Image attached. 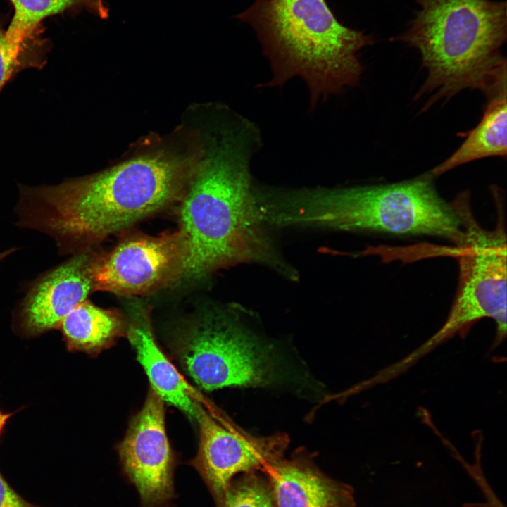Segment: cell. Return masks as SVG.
I'll return each mask as SVG.
<instances>
[{
  "instance_id": "8",
  "label": "cell",
  "mask_w": 507,
  "mask_h": 507,
  "mask_svg": "<svg viewBox=\"0 0 507 507\" xmlns=\"http://www.w3.org/2000/svg\"><path fill=\"white\" fill-rule=\"evenodd\" d=\"M196 420L199 442L196 455L189 462L201 476L216 506L237 475L264 472L284 457L287 434L256 436L217 418L201 405Z\"/></svg>"
},
{
  "instance_id": "15",
  "label": "cell",
  "mask_w": 507,
  "mask_h": 507,
  "mask_svg": "<svg viewBox=\"0 0 507 507\" xmlns=\"http://www.w3.org/2000/svg\"><path fill=\"white\" fill-rule=\"evenodd\" d=\"M59 327L69 349L90 355L101 353L127 332L118 312L99 308L87 300L72 310Z\"/></svg>"
},
{
  "instance_id": "19",
  "label": "cell",
  "mask_w": 507,
  "mask_h": 507,
  "mask_svg": "<svg viewBox=\"0 0 507 507\" xmlns=\"http://www.w3.org/2000/svg\"><path fill=\"white\" fill-rule=\"evenodd\" d=\"M0 507H34L24 500L0 473Z\"/></svg>"
},
{
  "instance_id": "20",
  "label": "cell",
  "mask_w": 507,
  "mask_h": 507,
  "mask_svg": "<svg viewBox=\"0 0 507 507\" xmlns=\"http://www.w3.org/2000/svg\"><path fill=\"white\" fill-rule=\"evenodd\" d=\"M9 417H10V414L4 413L0 411V435H1L3 428Z\"/></svg>"
},
{
  "instance_id": "10",
  "label": "cell",
  "mask_w": 507,
  "mask_h": 507,
  "mask_svg": "<svg viewBox=\"0 0 507 507\" xmlns=\"http://www.w3.org/2000/svg\"><path fill=\"white\" fill-rule=\"evenodd\" d=\"M180 232L134 236L97 256L92 269L95 290L132 296L151 292L180 277Z\"/></svg>"
},
{
  "instance_id": "9",
  "label": "cell",
  "mask_w": 507,
  "mask_h": 507,
  "mask_svg": "<svg viewBox=\"0 0 507 507\" xmlns=\"http://www.w3.org/2000/svg\"><path fill=\"white\" fill-rule=\"evenodd\" d=\"M122 472L137 489L142 507L169 506L177 494L175 457L167 437L164 401L150 389L117 446Z\"/></svg>"
},
{
  "instance_id": "18",
  "label": "cell",
  "mask_w": 507,
  "mask_h": 507,
  "mask_svg": "<svg viewBox=\"0 0 507 507\" xmlns=\"http://www.w3.org/2000/svg\"><path fill=\"white\" fill-rule=\"evenodd\" d=\"M19 54L0 29V88L17 65Z\"/></svg>"
},
{
  "instance_id": "13",
  "label": "cell",
  "mask_w": 507,
  "mask_h": 507,
  "mask_svg": "<svg viewBox=\"0 0 507 507\" xmlns=\"http://www.w3.org/2000/svg\"><path fill=\"white\" fill-rule=\"evenodd\" d=\"M127 333L147 375L151 389L164 402L196 420L200 404L190 386L157 345L146 320L142 316L135 318Z\"/></svg>"
},
{
  "instance_id": "3",
  "label": "cell",
  "mask_w": 507,
  "mask_h": 507,
  "mask_svg": "<svg viewBox=\"0 0 507 507\" xmlns=\"http://www.w3.org/2000/svg\"><path fill=\"white\" fill-rule=\"evenodd\" d=\"M428 173L392 184L348 187L263 189L259 211L266 225L444 237L456 244L463 230L451 202Z\"/></svg>"
},
{
  "instance_id": "6",
  "label": "cell",
  "mask_w": 507,
  "mask_h": 507,
  "mask_svg": "<svg viewBox=\"0 0 507 507\" xmlns=\"http://www.w3.org/2000/svg\"><path fill=\"white\" fill-rule=\"evenodd\" d=\"M239 315L209 311L177 337L176 358L199 387L285 389L301 396L320 393V384L299 360Z\"/></svg>"
},
{
  "instance_id": "4",
  "label": "cell",
  "mask_w": 507,
  "mask_h": 507,
  "mask_svg": "<svg viewBox=\"0 0 507 507\" xmlns=\"http://www.w3.org/2000/svg\"><path fill=\"white\" fill-rule=\"evenodd\" d=\"M419 8L391 41L419 51L427 77L415 96L434 93L423 111L465 89L487 96L506 82L500 49L507 37L506 1L415 0Z\"/></svg>"
},
{
  "instance_id": "17",
  "label": "cell",
  "mask_w": 507,
  "mask_h": 507,
  "mask_svg": "<svg viewBox=\"0 0 507 507\" xmlns=\"http://www.w3.org/2000/svg\"><path fill=\"white\" fill-rule=\"evenodd\" d=\"M217 507H276L270 482L263 472L234 477Z\"/></svg>"
},
{
  "instance_id": "1",
  "label": "cell",
  "mask_w": 507,
  "mask_h": 507,
  "mask_svg": "<svg viewBox=\"0 0 507 507\" xmlns=\"http://www.w3.org/2000/svg\"><path fill=\"white\" fill-rule=\"evenodd\" d=\"M258 143L254 125L240 118L195 171L180 209V277L199 279L222 268L255 263L297 280L257 207L250 161Z\"/></svg>"
},
{
  "instance_id": "7",
  "label": "cell",
  "mask_w": 507,
  "mask_h": 507,
  "mask_svg": "<svg viewBox=\"0 0 507 507\" xmlns=\"http://www.w3.org/2000/svg\"><path fill=\"white\" fill-rule=\"evenodd\" d=\"M461 223L456 244L459 284L446 323L425 344L410 356L415 360L428 349L483 318L496 324V344L506 334V234L501 213L496 227L483 229L475 218L469 192L451 202Z\"/></svg>"
},
{
  "instance_id": "16",
  "label": "cell",
  "mask_w": 507,
  "mask_h": 507,
  "mask_svg": "<svg viewBox=\"0 0 507 507\" xmlns=\"http://www.w3.org/2000/svg\"><path fill=\"white\" fill-rule=\"evenodd\" d=\"M14 15L5 32L8 42L20 53L26 39L44 18L67 10H86L107 19L109 9L104 0H10Z\"/></svg>"
},
{
  "instance_id": "12",
  "label": "cell",
  "mask_w": 507,
  "mask_h": 507,
  "mask_svg": "<svg viewBox=\"0 0 507 507\" xmlns=\"http://www.w3.org/2000/svg\"><path fill=\"white\" fill-rule=\"evenodd\" d=\"M273 488L276 507H355L353 490L332 479L313 458L299 451L264 472Z\"/></svg>"
},
{
  "instance_id": "11",
  "label": "cell",
  "mask_w": 507,
  "mask_h": 507,
  "mask_svg": "<svg viewBox=\"0 0 507 507\" xmlns=\"http://www.w3.org/2000/svg\"><path fill=\"white\" fill-rule=\"evenodd\" d=\"M97 256L89 249L79 252L35 283L20 308L25 332L35 335L59 327L63 318L87 300L95 290L92 269Z\"/></svg>"
},
{
  "instance_id": "2",
  "label": "cell",
  "mask_w": 507,
  "mask_h": 507,
  "mask_svg": "<svg viewBox=\"0 0 507 507\" xmlns=\"http://www.w3.org/2000/svg\"><path fill=\"white\" fill-rule=\"evenodd\" d=\"M195 171L165 154L134 158L108 170L25 193L24 226L52 237L63 252H81L182 197Z\"/></svg>"
},
{
  "instance_id": "21",
  "label": "cell",
  "mask_w": 507,
  "mask_h": 507,
  "mask_svg": "<svg viewBox=\"0 0 507 507\" xmlns=\"http://www.w3.org/2000/svg\"><path fill=\"white\" fill-rule=\"evenodd\" d=\"M12 251L9 250L8 251H5L3 253H0V261L5 258L8 254H9Z\"/></svg>"
},
{
  "instance_id": "14",
  "label": "cell",
  "mask_w": 507,
  "mask_h": 507,
  "mask_svg": "<svg viewBox=\"0 0 507 507\" xmlns=\"http://www.w3.org/2000/svg\"><path fill=\"white\" fill-rule=\"evenodd\" d=\"M482 119L472 130L461 133L465 137L458 149L430 173L434 177L465 163L491 156H506L507 152L506 83L487 96Z\"/></svg>"
},
{
  "instance_id": "5",
  "label": "cell",
  "mask_w": 507,
  "mask_h": 507,
  "mask_svg": "<svg viewBox=\"0 0 507 507\" xmlns=\"http://www.w3.org/2000/svg\"><path fill=\"white\" fill-rule=\"evenodd\" d=\"M237 18L253 27L271 62L270 84L299 76L313 104L356 85L363 70L358 52L375 42L340 23L325 0H256Z\"/></svg>"
}]
</instances>
